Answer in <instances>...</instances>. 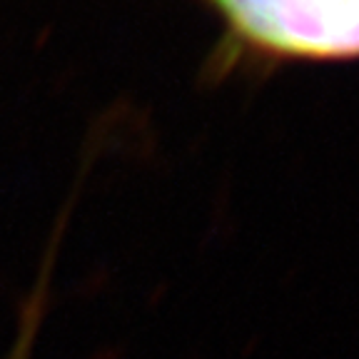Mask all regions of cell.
Here are the masks:
<instances>
[{
	"label": "cell",
	"mask_w": 359,
	"mask_h": 359,
	"mask_svg": "<svg viewBox=\"0 0 359 359\" xmlns=\"http://www.w3.org/2000/svg\"><path fill=\"white\" fill-rule=\"evenodd\" d=\"M245 43L290 57L359 55V0H208Z\"/></svg>",
	"instance_id": "6da1fadb"
}]
</instances>
